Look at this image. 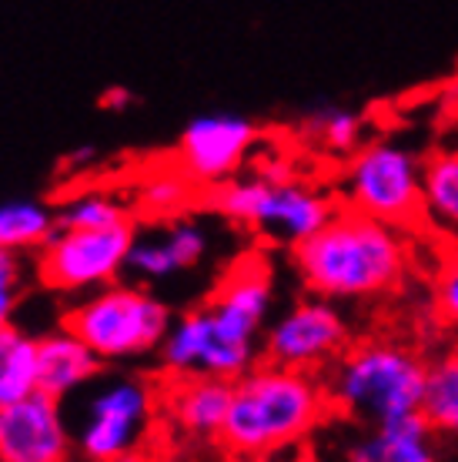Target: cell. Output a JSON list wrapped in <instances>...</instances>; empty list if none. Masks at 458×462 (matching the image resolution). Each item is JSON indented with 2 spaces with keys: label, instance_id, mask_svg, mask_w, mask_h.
Listing matches in <instances>:
<instances>
[{
  "label": "cell",
  "instance_id": "6da1fadb",
  "mask_svg": "<svg viewBox=\"0 0 458 462\" xmlns=\"http://www.w3.org/2000/svg\"><path fill=\"white\" fill-rule=\"evenodd\" d=\"M412 238L408 231L342 205L325 228L291 248V258L308 295L328 301L385 299L412 272Z\"/></svg>",
  "mask_w": 458,
  "mask_h": 462
},
{
  "label": "cell",
  "instance_id": "7a4b0ae2",
  "mask_svg": "<svg viewBox=\"0 0 458 462\" xmlns=\"http://www.w3.org/2000/svg\"><path fill=\"white\" fill-rule=\"evenodd\" d=\"M334 412L318 372H301L258 358L234 379L231 409L218 446L228 456H271L305 446L311 432Z\"/></svg>",
  "mask_w": 458,
  "mask_h": 462
},
{
  "label": "cell",
  "instance_id": "3957f363",
  "mask_svg": "<svg viewBox=\"0 0 458 462\" xmlns=\"http://www.w3.org/2000/svg\"><path fill=\"white\" fill-rule=\"evenodd\" d=\"M321 379L328 385L334 412L368 416L381 426L422 409L428 362L405 342L365 336L344 348V356Z\"/></svg>",
  "mask_w": 458,
  "mask_h": 462
},
{
  "label": "cell",
  "instance_id": "277c9868",
  "mask_svg": "<svg viewBox=\"0 0 458 462\" xmlns=\"http://www.w3.org/2000/svg\"><path fill=\"white\" fill-rule=\"evenodd\" d=\"M207 208L258 231L268 242L295 248L332 221L334 211L342 208V198L288 178L285 171H261L254 178H231L218 188H207Z\"/></svg>",
  "mask_w": 458,
  "mask_h": 462
},
{
  "label": "cell",
  "instance_id": "5b68a950",
  "mask_svg": "<svg viewBox=\"0 0 458 462\" xmlns=\"http://www.w3.org/2000/svg\"><path fill=\"white\" fill-rule=\"evenodd\" d=\"M342 205L408 235H422L428 231L422 162L389 141L362 144L352 158H344Z\"/></svg>",
  "mask_w": 458,
  "mask_h": 462
},
{
  "label": "cell",
  "instance_id": "8992f818",
  "mask_svg": "<svg viewBox=\"0 0 458 462\" xmlns=\"http://www.w3.org/2000/svg\"><path fill=\"white\" fill-rule=\"evenodd\" d=\"M171 322V309L164 301L154 299L148 289L121 282L87 291L64 315V328L84 338L104 362L134 358L160 348Z\"/></svg>",
  "mask_w": 458,
  "mask_h": 462
},
{
  "label": "cell",
  "instance_id": "52a82bcc",
  "mask_svg": "<svg viewBox=\"0 0 458 462\" xmlns=\"http://www.w3.org/2000/svg\"><path fill=\"white\" fill-rule=\"evenodd\" d=\"M134 235V221L114 228H58L37 252V278L64 295H87L114 285L127 268Z\"/></svg>",
  "mask_w": 458,
  "mask_h": 462
},
{
  "label": "cell",
  "instance_id": "ba28073f",
  "mask_svg": "<svg viewBox=\"0 0 458 462\" xmlns=\"http://www.w3.org/2000/svg\"><path fill=\"white\" fill-rule=\"evenodd\" d=\"M160 409V389L148 379L121 375L101 385L84 405V419L74 436L80 456L94 462H117L127 452L141 449L154 412Z\"/></svg>",
  "mask_w": 458,
  "mask_h": 462
},
{
  "label": "cell",
  "instance_id": "9c48e42d",
  "mask_svg": "<svg viewBox=\"0 0 458 462\" xmlns=\"http://www.w3.org/2000/svg\"><path fill=\"white\" fill-rule=\"evenodd\" d=\"M355 338L348 332L344 319L328 299H301L288 309L261 338V358L301 372H325L344 356V348Z\"/></svg>",
  "mask_w": 458,
  "mask_h": 462
},
{
  "label": "cell",
  "instance_id": "30bf717a",
  "mask_svg": "<svg viewBox=\"0 0 458 462\" xmlns=\"http://www.w3.org/2000/svg\"><path fill=\"white\" fill-rule=\"evenodd\" d=\"M258 144V127L241 115H201L188 121L174 144V164L197 188H218L238 178L241 164L248 162Z\"/></svg>",
  "mask_w": 458,
  "mask_h": 462
},
{
  "label": "cell",
  "instance_id": "8fae6325",
  "mask_svg": "<svg viewBox=\"0 0 458 462\" xmlns=\"http://www.w3.org/2000/svg\"><path fill=\"white\" fill-rule=\"evenodd\" d=\"M158 358L168 375H215L234 382L258 362V348L228 342L211 312L201 305L174 319L158 348Z\"/></svg>",
  "mask_w": 458,
  "mask_h": 462
},
{
  "label": "cell",
  "instance_id": "7c38bea8",
  "mask_svg": "<svg viewBox=\"0 0 458 462\" xmlns=\"http://www.w3.org/2000/svg\"><path fill=\"white\" fill-rule=\"evenodd\" d=\"M268 305H271V265L258 252L234 258L205 301L221 336L248 348H258Z\"/></svg>",
  "mask_w": 458,
  "mask_h": 462
},
{
  "label": "cell",
  "instance_id": "4fadbf2b",
  "mask_svg": "<svg viewBox=\"0 0 458 462\" xmlns=\"http://www.w3.org/2000/svg\"><path fill=\"white\" fill-rule=\"evenodd\" d=\"M74 449L54 395L34 393L0 409V462H70Z\"/></svg>",
  "mask_w": 458,
  "mask_h": 462
},
{
  "label": "cell",
  "instance_id": "5bb4252c",
  "mask_svg": "<svg viewBox=\"0 0 458 462\" xmlns=\"http://www.w3.org/2000/svg\"><path fill=\"white\" fill-rule=\"evenodd\" d=\"M234 382L215 375H171L160 389V409L181 432L195 439L218 442L231 409Z\"/></svg>",
  "mask_w": 458,
  "mask_h": 462
},
{
  "label": "cell",
  "instance_id": "9a60e30c",
  "mask_svg": "<svg viewBox=\"0 0 458 462\" xmlns=\"http://www.w3.org/2000/svg\"><path fill=\"white\" fill-rule=\"evenodd\" d=\"M101 362L104 358L84 338H78L70 328L60 325L58 332H47L37 338V365H41L37 393L64 399L74 389H80L84 382L97 379Z\"/></svg>",
  "mask_w": 458,
  "mask_h": 462
},
{
  "label": "cell",
  "instance_id": "2e32d148",
  "mask_svg": "<svg viewBox=\"0 0 458 462\" xmlns=\"http://www.w3.org/2000/svg\"><path fill=\"white\" fill-rule=\"evenodd\" d=\"M428 231L458 238V148H435L422 162Z\"/></svg>",
  "mask_w": 458,
  "mask_h": 462
},
{
  "label": "cell",
  "instance_id": "e0dca14e",
  "mask_svg": "<svg viewBox=\"0 0 458 462\" xmlns=\"http://www.w3.org/2000/svg\"><path fill=\"white\" fill-rule=\"evenodd\" d=\"M418 412L435 429V436L458 439V336L438 356L428 358V379Z\"/></svg>",
  "mask_w": 458,
  "mask_h": 462
},
{
  "label": "cell",
  "instance_id": "ac0fdd59",
  "mask_svg": "<svg viewBox=\"0 0 458 462\" xmlns=\"http://www.w3.org/2000/svg\"><path fill=\"white\" fill-rule=\"evenodd\" d=\"M58 231V211L37 198H17L0 205V248L7 252H41Z\"/></svg>",
  "mask_w": 458,
  "mask_h": 462
},
{
  "label": "cell",
  "instance_id": "d6986e66",
  "mask_svg": "<svg viewBox=\"0 0 458 462\" xmlns=\"http://www.w3.org/2000/svg\"><path fill=\"white\" fill-rule=\"evenodd\" d=\"M195 195L197 185L171 162L141 178L138 191H134V208L151 221H171L191 208Z\"/></svg>",
  "mask_w": 458,
  "mask_h": 462
},
{
  "label": "cell",
  "instance_id": "ffe728a7",
  "mask_svg": "<svg viewBox=\"0 0 458 462\" xmlns=\"http://www.w3.org/2000/svg\"><path fill=\"white\" fill-rule=\"evenodd\" d=\"M41 365H37V338L21 328L0 332V409L21 402L37 393Z\"/></svg>",
  "mask_w": 458,
  "mask_h": 462
},
{
  "label": "cell",
  "instance_id": "44dd1931",
  "mask_svg": "<svg viewBox=\"0 0 458 462\" xmlns=\"http://www.w3.org/2000/svg\"><path fill=\"white\" fill-rule=\"evenodd\" d=\"M54 211H58V228H114L134 221L124 201L101 188H78L68 198H60Z\"/></svg>",
  "mask_w": 458,
  "mask_h": 462
},
{
  "label": "cell",
  "instance_id": "7402d4cb",
  "mask_svg": "<svg viewBox=\"0 0 458 462\" xmlns=\"http://www.w3.org/2000/svg\"><path fill=\"white\" fill-rule=\"evenodd\" d=\"M432 322L445 328L448 336H458V238H442L432 265Z\"/></svg>",
  "mask_w": 458,
  "mask_h": 462
},
{
  "label": "cell",
  "instance_id": "603a6c76",
  "mask_svg": "<svg viewBox=\"0 0 458 462\" xmlns=\"http://www.w3.org/2000/svg\"><path fill=\"white\" fill-rule=\"evenodd\" d=\"M379 439L385 442L389 462H438L435 429L425 422L422 412L389 419L379 426Z\"/></svg>",
  "mask_w": 458,
  "mask_h": 462
},
{
  "label": "cell",
  "instance_id": "cb8c5ba5",
  "mask_svg": "<svg viewBox=\"0 0 458 462\" xmlns=\"http://www.w3.org/2000/svg\"><path fill=\"white\" fill-rule=\"evenodd\" d=\"M127 272H134L144 282H158V278L181 272V262L168 242L164 225L158 231H148V235H134V245L127 252Z\"/></svg>",
  "mask_w": 458,
  "mask_h": 462
},
{
  "label": "cell",
  "instance_id": "d4e9b609",
  "mask_svg": "<svg viewBox=\"0 0 458 462\" xmlns=\"http://www.w3.org/2000/svg\"><path fill=\"white\" fill-rule=\"evenodd\" d=\"M311 138L318 141V148L352 158L362 148V117L344 107H325L308 121Z\"/></svg>",
  "mask_w": 458,
  "mask_h": 462
},
{
  "label": "cell",
  "instance_id": "484cf974",
  "mask_svg": "<svg viewBox=\"0 0 458 462\" xmlns=\"http://www.w3.org/2000/svg\"><path fill=\"white\" fill-rule=\"evenodd\" d=\"M23 285V254L0 248V295H17Z\"/></svg>",
  "mask_w": 458,
  "mask_h": 462
},
{
  "label": "cell",
  "instance_id": "4316f807",
  "mask_svg": "<svg viewBox=\"0 0 458 462\" xmlns=\"http://www.w3.org/2000/svg\"><path fill=\"white\" fill-rule=\"evenodd\" d=\"M221 462H315V456H311L308 442H305V446H295V449H285V452H271V456H228V452H224Z\"/></svg>",
  "mask_w": 458,
  "mask_h": 462
},
{
  "label": "cell",
  "instance_id": "83f0119b",
  "mask_svg": "<svg viewBox=\"0 0 458 462\" xmlns=\"http://www.w3.org/2000/svg\"><path fill=\"white\" fill-rule=\"evenodd\" d=\"M348 462H389V452H385V442L379 439V432H375L371 439L352 446V452H348Z\"/></svg>",
  "mask_w": 458,
  "mask_h": 462
},
{
  "label": "cell",
  "instance_id": "f1b7e54d",
  "mask_svg": "<svg viewBox=\"0 0 458 462\" xmlns=\"http://www.w3.org/2000/svg\"><path fill=\"white\" fill-rule=\"evenodd\" d=\"M131 91L127 88H107L101 97V107H107V111H124V107H131Z\"/></svg>",
  "mask_w": 458,
  "mask_h": 462
},
{
  "label": "cell",
  "instance_id": "f546056e",
  "mask_svg": "<svg viewBox=\"0 0 458 462\" xmlns=\"http://www.w3.org/2000/svg\"><path fill=\"white\" fill-rule=\"evenodd\" d=\"M14 309H17V295H0V332L11 328Z\"/></svg>",
  "mask_w": 458,
  "mask_h": 462
},
{
  "label": "cell",
  "instance_id": "4dcf8cb0",
  "mask_svg": "<svg viewBox=\"0 0 458 462\" xmlns=\"http://www.w3.org/2000/svg\"><path fill=\"white\" fill-rule=\"evenodd\" d=\"M117 462H151V459L141 449H134V452H127V456H121Z\"/></svg>",
  "mask_w": 458,
  "mask_h": 462
},
{
  "label": "cell",
  "instance_id": "1f68e13d",
  "mask_svg": "<svg viewBox=\"0 0 458 462\" xmlns=\"http://www.w3.org/2000/svg\"><path fill=\"white\" fill-rule=\"evenodd\" d=\"M70 462H94V459H87V456H80V459H70Z\"/></svg>",
  "mask_w": 458,
  "mask_h": 462
}]
</instances>
